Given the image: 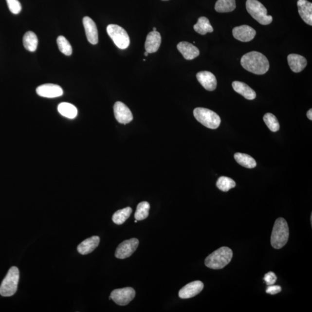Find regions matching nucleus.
I'll use <instances>...</instances> for the list:
<instances>
[{
  "label": "nucleus",
  "instance_id": "1",
  "mask_svg": "<svg viewBox=\"0 0 312 312\" xmlns=\"http://www.w3.org/2000/svg\"><path fill=\"white\" fill-rule=\"evenodd\" d=\"M240 64L246 70L256 75H263L270 69L267 58L259 52L253 51L243 55Z\"/></svg>",
  "mask_w": 312,
  "mask_h": 312
},
{
  "label": "nucleus",
  "instance_id": "2",
  "mask_svg": "<svg viewBox=\"0 0 312 312\" xmlns=\"http://www.w3.org/2000/svg\"><path fill=\"white\" fill-rule=\"evenodd\" d=\"M233 256L232 250L228 247H221L206 258L205 264L213 270H221L230 263Z\"/></svg>",
  "mask_w": 312,
  "mask_h": 312
},
{
  "label": "nucleus",
  "instance_id": "3",
  "mask_svg": "<svg viewBox=\"0 0 312 312\" xmlns=\"http://www.w3.org/2000/svg\"><path fill=\"white\" fill-rule=\"evenodd\" d=\"M289 237V228L285 219L278 218L275 223L272 232L271 243L272 246L280 249L286 245Z\"/></svg>",
  "mask_w": 312,
  "mask_h": 312
},
{
  "label": "nucleus",
  "instance_id": "4",
  "mask_svg": "<svg viewBox=\"0 0 312 312\" xmlns=\"http://www.w3.org/2000/svg\"><path fill=\"white\" fill-rule=\"evenodd\" d=\"M246 7L248 13L262 25H268L273 18L267 15V9L258 0H247Z\"/></svg>",
  "mask_w": 312,
  "mask_h": 312
},
{
  "label": "nucleus",
  "instance_id": "5",
  "mask_svg": "<svg viewBox=\"0 0 312 312\" xmlns=\"http://www.w3.org/2000/svg\"><path fill=\"white\" fill-rule=\"evenodd\" d=\"M193 113L197 121L207 128L216 129L220 125V117L214 111L204 108H197Z\"/></svg>",
  "mask_w": 312,
  "mask_h": 312
},
{
  "label": "nucleus",
  "instance_id": "6",
  "mask_svg": "<svg viewBox=\"0 0 312 312\" xmlns=\"http://www.w3.org/2000/svg\"><path fill=\"white\" fill-rule=\"evenodd\" d=\"M19 271L16 267H12L8 272L0 286V294L3 296H11L17 291Z\"/></svg>",
  "mask_w": 312,
  "mask_h": 312
},
{
  "label": "nucleus",
  "instance_id": "7",
  "mask_svg": "<svg viewBox=\"0 0 312 312\" xmlns=\"http://www.w3.org/2000/svg\"><path fill=\"white\" fill-rule=\"evenodd\" d=\"M108 35L113 40L117 48L126 49L129 45V37L126 31L116 24H110L107 28Z\"/></svg>",
  "mask_w": 312,
  "mask_h": 312
},
{
  "label": "nucleus",
  "instance_id": "8",
  "mask_svg": "<svg viewBox=\"0 0 312 312\" xmlns=\"http://www.w3.org/2000/svg\"><path fill=\"white\" fill-rule=\"evenodd\" d=\"M135 296V291L132 287L114 290L110 295L111 299L120 306L128 305Z\"/></svg>",
  "mask_w": 312,
  "mask_h": 312
},
{
  "label": "nucleus",
  "instance_id": "9",
  "mask_svg": "<svg viewBox=\"0 0 312 312\" xmlns=\"http://www.w3.org/2000/svg\"><path fill=\"white\" fill-rule=\"evenodd\" d=\"M139 240L137 239L125 240L117 247L115 257L119 259H125L130 257L137 250Z\"/></svg>",
  "mask_w": 312,
  "mask_h": 312
},
{
  "label": "nucleus",
  "instance_id": "10",
  "mask_svg": "<svg viewBox=\"0 0 312 312\" xmlns=\"http://www.w3.org/2000/svg\"><path fill=\"white\" fill-rule=\"evenodd\" d=\"M113 110L117 121L121 124H128L133 120L131 110L122 102H116L114 105Z\"/></svg>",
  "mask_w": 312,
  "mask_h": 312
},
{
  "label": "nucleus",
  "instance_id": "11",
  "mask_svg": "<svg viewBox=\"0 0 312 312\" xmlns=\"http://www.w3.org/2000/svg\"><path fill=\"white\" fill-rule=\"evenodd\" d=\"M36 92L39 96L49 98L60 97L63 94V90L60 86L51 83L38 86Z\"/></svg>",
  "mask_w": 312,
  "mask_h": 312
},
{
  "label": "nucleus",
  "instance_id": "12",
  "mask_svg": "<svg viewBox=\"0 0 312 312\" xmlns=\"http://www.w3.org/2000/svg\"><path fill=\"white\" fill-rule=\"evenodd\" d=\"M203 284L201 281L197 280L187 284L179 292V296L182 299L194 297L202 292Z\"/></svg>",
  "mask_w": 312,
  "mask_h": 312
},
{
  "label": "nucleus",
  "instance_id": "13",
  "mask_svg": "<svg viewBox=\"0 0 312 312\" xmlns=\"http://www.w3.org/2000/svg\"><path fill=\"white\" fill-rule=\"evenodd\" d=\"M233 35L235 38L241 42H249L254 39L256 32L252 27L242 25L235 27L233 30Z\"/></svg>",
  "mask_w": 312,
  "mask_h": 312
},
{
  "label": "nucleus",
  "instance_id": "14",
  "mask_svg": "<svg viewBox=\"0 0 312 312\" xmlns=\"http://www.w3.org/2000/svg\"><path fill=\"white\" fill-rule=\"evenodd\" d=\"M83 24L88 41L92 45H96L98 42V33L96 24L88 17L83 18Z\"/></svg>",
  "mask_w": 312,
  "mask_h": 312
},
{
  "label": "nucleus",
  "instance_id": "15",
  "mask_svg": "<svg viewBox=\"0 0 312 312\" xmlns=\"http://www.w3.org/2000/svg\"><path fill=\"white\" fill-rule=\"evenodd\" d=\"M198 81L207 91H214L217 87V80L216 76L209 72H201L197 74Z\"/></svg>",
  "mask_w": 312,
  "mask_h": 312
},
{
  "label": "nucleus",
  "instance_id": "16",
  "mask_svg": "<svg viewBox=\"0 0 312 312\" xmlns=\"http://www.w3.org/2000/svg\"><path fill=\"white\" fill-rule=\"evenodd\" d=\"M161 43H162V37L158 32H153L148 34L145 42V50L149 54H153L159 50Z\"/></svg>",
  "mask_w": 312,
  "mask_h": 312
},
{
  "label": "nucleus",
  "instance_id": "17",
  "mask_svg": "<svg viewBox=\"0 0 312 312\" xmlns=\"http://www.w3.org/2000/svg\"><path fill=\"white\" fill-rule=\"evenodd\" d=\"M177 48L186 60H193L200 55L199 49L189 42H181L178 44Z\"/></svg>",
  "mask_w": 312,
  "mask_h": 312
},
{
  "label": "nucleus",
  "instance_id": "18",
  "mask_svg": "<svg viewBox=\"0 0 312 312\" xmlns=\"http://www.w3.org/2000/svg\"><path fill=\"white\" fill-rule=\"evenodd\" d=\"M287 60L293 72L298 73L302 72L307 66V60L302 55L297 54H290L287 57Z\"/></svg>",
  "mask_w": 312,
  "mask_h": 312
},
{
  "label": "nucleus",
  "instance_id": "19",
  "mask_svg": "<svg viewBox=\"0 0 312 312\" xmlns=\"http://www.w3.org/2000/svg\"><path fill=\"white\" fill-rule=\"evenodd\" d=\"M298 12L304 22L312 25V4L307 0H298L297 2Z\"/></svg>",
  "mask_w": 312,
  "mask_h": 312
},
{
  "label": "nucleus",
  "instance_id": "20",
  "mask_svg": "<svg viewBox=\"0 0 312 312\" xmlns=\"http://www.w3.org/2000/svg\"><path fill=\"white\" fill-rule=\"evenodd\" d=\"M100 239L98 236H92L83 240L78 246V252L82 255H88L93 252L100 243Z\"/></svg>",
  "mask_w": 312,
  "mask_h": 312
},
{
  "label": "nucleus",
  "instance_id": "21",
  "mask_svg": "<svg viewBox=\"0 0 312 312\" xmlns=\"http://www.w3.org/2000/svg\"><path fill=\"white\" fill-rule=\"evenodd\" d=\"M232 86L235 91L238 93L242 95L247 100H253L256 98V93L254 90L249 87L246 83L242 82L234 81L232 83Z\"/></svg>",
  "mask_w": 312,
  "mask_h": 312
},
{
  "label": "nucleus",
  "instance_id": "22",
  "mask_svg": "<svg viewBox=\"0 0 312 312\" xmlns=\"http://www.w3.org/2000/svg\"><path fill=\"white\" fill-rule=\"evenodd\" d=\"M194 29L201 35H205L207 33L214 32V28L210 23L208 18L204 17L199 18L197 23L194 25Z\"/></svg>",
  "mask_w": 312,
  "mask_h": 312
},
{
  "label": "nucleus",
  "instance_id": "23",
  "mask_svg": "<svg viewBox=\"0 0 312 312\" xmlns=\"http://www.w3.org/2000/svg\"><path fill=\"white\" fill-rule=\"evenodd\" d=\"M57 110L61 115L67 117V118L74 119L78 115V110L72 104L61 103L58 105Z\"/></svg>",
  "mask_w": 312,
  "mask_h": 312
},
{
  "label": "nucleus",
  "instance_id": "24",
  "mask_svg": "<svg viewBox=\"0 0 312 312\" xmlns=\"http://www.w3.org/2000/svg\"><path fill=\"white\" fill-rule=\"evenodd\" d=\"M234 159L239 165L247 168H254L257 165L256 160L247 154L236 153L234 154Z\"/></svg>",
  "mask_w": 312,
  "mask_h": 312
},
{
  "label": "nucleus",
  "instance_id": "25",
  "mask_svg": "<svg viewBox=\"0 0 312 312\" xmlns=\"http://www.w3.org/2000/svg\"><path fill=\"white\" fill-rule=\"evenodd\" d=\"M23 42L24 47L27 51L34 52L37 50L38 39L35 33L28 32L23 37Z\"/></svg>",
  "mask_w": 312,
  "mask_h": 312
},
{
  "label": "nucleus",
  "instance_id": "26",
  "mask_svg": "<svg viewBox=\"0 0 312 312\" xmlns=\"http://www.w3.org/2000/svg\"><path fill=\"white\" fill-rule=\"evenodd\" d=\"M215 10L219 13H227L236 8V0H218L215 4Z\"/></svg>",
  "mask_w": 312,
  "mask_h": 312
},
{
  "label": "nucleus",
  "instance_id": "27",
  "mask_svg": "<svg viewBox=\"0 0 312 312\" xmlns=\"http://www.w3.org/2000/svg\"><path fill=\"white\" fill-rule=\"evenodd\" d=\"M132 210L130 207L116 211L112 216V220L116 224L121 225L125 223L132 214Z\"/></svg>",
  "mask_w": 312,
  "mask_h": 312
},
{
  "label": "nucleus",
  "instance_id": "28",
  "mask_svg": "<svg viewBox=\"0 0 312 312\" xmlns=\"http://www.w3.org/2000/svg\"><path fill=\"white\" fill-rule=\"evenodd\" d=\"M150 204L146 202H141L138 205L134 217L137 221L145 220L149 216Z\"/></svg>",
  "mask_w": 312,
  "mask_h": 312
},
{
  "label": "nucleus",
  "instance_id": "29",
  "mask_svg": "<svg viewBox=\"0 0 312 312\" xmlns=\"http://www.w3.org/2000/svg\"><path fill=\"white\" fill-rule=\"evenodd\" d=\"M216 186L218 187L219 190L227 192L229 191L231 188L236 186V183L233 179L226 177H221L218 179Z\"/></svg>",
  "mask_w": 312,
  "mask_h": 312
},
{
  "label": "nucleus",
  "instance_id": "30",
  "mask_svg": "<svg viewBox=\"0 0 312 312\" xmlns=\"http://www.w3.org/2000/svg\"><path fill=\"white\" fill-rule=\"evenodd\" d=\"M264 121L271 131L279 130L280 125L276 117L271 113H267L263 117Z\"/></svg>",
  "mask_w": 312,
  "mask_h": 312
},
{
  "label": "nucleus",
  "instance_id": "31",
  "mask_svg": "<svg viewBox=\"0 0 312 312\" xmlns=\"http://www.w3.org/2000/svg\"><path fill=\"white\" fill-rule=\"evenodd\" d=\"M57 45L59 50L65 55H70L73 54L72 45L68 40L63 36H59L57 39Z\"/></svg>",
  "mask_w": 312,
  "mask_h": 312
},
{
  "label": "nucleus",
  "instance_id": "32",
  "mask_svg": "<svg viewBox=\"0 0 312 312\" xmlns=\"http://www.w3.org/2000/svg\"><path fill=\"white\" fill-rule=\"evenodd\" d=\"M7 2L9 11L12 14L17 15L21 11V5L18 0H6Z\"/></svg>",
  "mask_w": 312,
  "mask_h": 312
},
{
  "label": "nucleus",
  "instance_id": "33",
  "mask_svg": "<svg viewBox=\"0 0 312 312\" xmlns=\"http://www.w3.org/2000/svg\"><path fill=\"white\" fill-rule=\"evenodd\" d=\"M264 280L268 286L274 285L277 280V276L273 272H269L265 275Z\"/></svg>",
  "mask_w": 312,
  "mask_h": 312
},
{
  "label": "nucleus",
  "instance_id": "34",
  "mask_svg": "<svg viewBox=\"0 0 312 312\" xmlns=\"http://www.w3.org/2000/svg\"><path fill=\"white\" fill-rule=\"evenodd\" d=\"M281 291H282V288H281L280 286L271 285L268 286L267 287L266 293L268 294L275 295L279 293Z\"/></svg>",
  "mask_w": 312,
  "mask_h": 312
},
{
  "label": "nucleus",
  "instance_id": "35",
  "mask_svg": "<svg viewBox=\"0 0 312 312\" xmlns=\"http://www.w3.org/2000/svg\"><path fill=\"white\" fill-rule=\"evenodd\" d=\"M307 117H308L309 119L312 120V109H310L308 111Z\"/></svg>",
  "mask_w": 312,
  "mask_h": 312
},
{
  "label": "nucleus",
  "instance_id": "36",
  "mask_svg": "<svg viewBox=\"0 0 312 312\" xmlns=\"http://www.w3.org/2000/svg\"><path fill=\"white\" fill-rule=\"evenodd\" d=\"M148 55H149V53H148L146 51L145 52L144 55H145V56H147Z\"/></svg>",
  "mask_w": 312,
  "mask_h": 312
},
{
  "label": "nucleus",
  "instance_id": "37",
  "mask_svg": "<svg viewBox=\"0 0 312 312\" xmlns=\"http://www.w3.org/2000/svg\"><path fill=\"white\" fill-rule=\"evenodd\" d=\"M153 32H156V31H157L156 28V27H153Z\"/></svg>",
  "mask_w": 312,
  "mask_h": 312
},
{
  "label": "nucleus",
  "instance_id": "38",
  "mask_svg": "<svg viewBox=\"0 0 312 312\" xmlns=\"http://www.w3.org/2000/svg\"><path fill=\"white\" fill-rule=\"evenodd\" d=\"M134 222H135V223H137V220H135Z\"/></svg>",
  "mask_w": 312,
  "mask_h": 312
},
{
  "label": "nucleus",
  "instance_id": "39",
  "mask_svg": "<svg viewBox=\"0 0 312 312\" xmlns=\"http://www.w3.org/2000/svg\"><path fill=\"white\" fill-rule=\"evenodd\" d=\"M163 1H168V0H163Z\"/></svg>",
  "mask_w": 312,
  "mask_h": 312
}]
</instances>
